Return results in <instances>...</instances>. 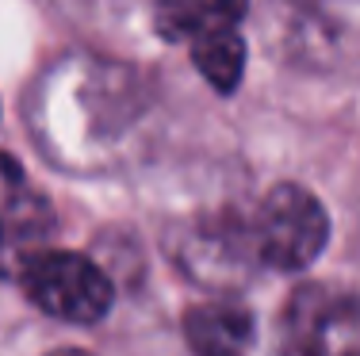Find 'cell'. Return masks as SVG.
I'll return each mask as SVG.
<instances>
[{
  "instance_id": "obj_3",
  "label": "cell",
  "mask_w": 360,
  "mask_h": 356,
  "mask_svg": "<svg viewBox=\"0 0 360 356\" xmlns=\"http://www.w3.org/2000/svg\"><path fill=\"white\" fill-rule=\"evenodd\" d=\"M284 356H360V299L326 284H303L280 318Z\"/></svg>"
},
{
  "instance_id": "obj_8",
  "label": "cell",
  "mask_w": 360,
  "mask_h": 356,
  "mask_svg": "<svg viewBox=\"0 0 360 356\" xmlns=\"http://www.w3.org/2000/svg\"><path fill=\"white\" fill-rule=\"evenodd\" d=\"M211 0H158L153 4V31L165 42H188L207 20Z\"/></svg>"
},
{
  "instance_id": "obj_2",
  "label": "cell",
  "mask_w": 360,
  "mask_h": 356,
  "mask_svg": "<svg viewBox=\"0 0 360 356\" xmlns=\"http://www.w3.org/2000/svg\"><path fill=\"white\" fill-rule=\"evenodd\" d=\"M253 249L264 268L303 272L330 242V215L303 184H276L250 218Z\"/></svg>"
},
{
  "instance_id": "obj_4",
  "label": "cell",
  "mask_w": 360,
  "mask_h": 356,
  "mask_svg": "<svg viewBox=\"0 0 360 356\" xmlns=\"http://www.w3.org/2000/svg\"><path fill=\"white\" fill-rule=\"evenodd\" d=\"M176 265L200 284H238L261 261H257L253 249L250 223L215 215V218H200L195 226H184Z\"/></svg>"
},
{
  "instance_id": "obj_6",
  "label": "cell",
  "mask_w": 360,
  "mask_h": 356,
  "mask_svg": "<svg viewBox=\"0 0 360 356\" xmlns=\"http://www.w3.org/2000/svg\"><path fill=\"white\" fill-rule=\"evenodd\" d=\"M245 8H250L245 0H211L207 20L188 39L200 77L222 96H230L245 77V39H242Z\"/></svg>"
},
{
  "instance_id": "obj_9",
  "label": "cell",
  "mask_w": 360,
  "mask_h": 356,
  "mask_svg": "<svg viewBox=\"0 0 360 356\" xmlns=\"http://www.w3.org/2000/svg\"><path fill=\"white\" fill-rule=\"evenodd\" d=\"M50 356H89V352H84V349H54Z\"/></svg>"
},
{
  "instance_id": "obj_7",
  "label": "cell",
  "mask_w": 360,
  "mask_h": 356,
  "mask_svg": "<svg viewBox=\"0 0 360 356\" xmlns=\"http://www.w3.org/2000/svg\"><path fill=\"white\" fill-rule=\"evenodd\" d=\"M184 345L195 356H250L253 349V315L234 299H207L184 310Z\"/></svg>"
},
{
  "instance_id": "obj_5",
  "label": "cell",
  "mask_w": 360,
  "mask_h": 356,
  "mask_svg": "<svg viewBox=\"0 0 360 356\" xmlns=\"http://www.w3.org/2000/svg\"><path fill=\"white\" fill-rule=\"evenodd\" d=\"M54 215L31 188L20 161L0 154V276H15L31 253L42 249Z\"/></svg>"
},
{
  "instance_id": "obj_1",
  "label": "cell",
  "mask_w": 360,
  "mask_h": 356,
  "mask_svg": "<svg viewBox=\"0 0 360 356\" xmlns=\"http://www.w3.org/2000/svg\"><path fill=\"white\" fill-rule=\"evenodd\" d=\"M23 295L42 315L70 322V326H96L115 303V284L104 268L84 253L70 249H39L20 265Z\"/></svg>"
}]
</instances>
